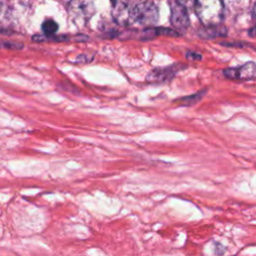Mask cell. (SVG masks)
<instances>
[{"label":"cell","instance_id":"cell-3","mask_svg":"<svg viewBox=\"0 0 256 256\" xmlns=\"http://www.w3.org/2000/svg\"><path fill=\"white\" fill-rule=\"evenodd\" d=\"M68 10L75 22L84 23L93 15L94 6L91 0H72Z\"/></svg>","mask_w":256,"mask_h":256},{"label":"cell","instance_id":"cell-10","mask_svg":"<svg viewBox=\"0 0 256 256\" xmlns=\"http://www.w3.org/2000/svg\"><path fill=\"white\" fill-rule=\"evenodd\" d=\"M58 30V24L54 20H46L42 24V31L45 35H54Z\"/></svg>","mask_w":256,"mask_h":256},{"label":"cell","instance_id":"cell-2","mask_svg":"<svg viewBox=\"0 0 256 256\" xmlns=\"http://www.w3.org/2000/svg\"><path fill=\"white\" fill-rule=\"evenodd\" d=\"M158 9L156 5L149 1H139L132 8H130L131 23L139 26L151 27L158 20Z\"/></svg>","mask_w":256,"mask_h":256},{"label":"cell","instance_id":"cell-8","mask_svg":"<svg viewBox=\"0 0 256 256\" xmlns=\"http://www.w3.org/2000/svg\"><path fill=\"white\" fill-rule=\"evenodd\" d=\"M198 32L200 37L204 39H210V38L225 36L227 30L223 25L219 24V25H213V26H204Z\"/></svg>","mask_w":256,"mask_h":256},{"label":"cell","instance_id":"cell-5","mask_svg":"<svg viewBox=\"0 0 256 256\" xmlns=\"http://www.w3.org/2000/svg\"><path fill=\"white\" fill-rule=\"evenodd\" d=\"M223 74L229 79L237 80H252L255 77V64L248 62L237 68H228L223 71Z\"/></svg>","mask_w":256,"mask_h":256},{"label":"cell","instance_id":"cell-13","mask_svg":"<svg viewBox=\"0 0 256 256\" xmlns=\"http://www.w3.org/2000/svg\"><path fill=\"white\" fill-rule=\"evenodd\" d=\"M186 57L191 60H199V59H201V54L193 52V51H189L186 53Z\"/></svg>","mask_w":256,"mask_h":256},{"label":"cell","instance_id":"cell-7","mask_svg":"<svg viewBox=\"0 0 256 256\" xmlns=\"http://www.w3.org/2000/svg\"><path fill=\"white\" fill-rule=\"evenodd\" d=\"M112 4V16L114 20L120 25L131 24L130 20V8L127 4L120 0H111Z\"/></svg>","mask_w":256,"mask_h":256},{"label":"cell","instance_id":"cell-4","mask_svg":"<svg viewBox=\"0 0 256 256\" xmlns=\"http://www.w3.org/2000/svg\"><path fill=\"white\" fill-rule=\"evenodd\" d=\"M171 24L174 27L175 31L183 32L189 26V17L186 8L176 3L171 7Z\"/></svg>","mask_w":256,"mask_h":256},{"label":"cell","instance_id":"cell-9","mask_svg":"<svg viewBox=\"0 0 256 256\" xmlns=\"http://www.w3.org/2000/svg\"><path fill=\"white\" fill-rule=\"evenodd\" d=\"M204 94V91H201V92H198L196 94H193V95H190V96H187V97H183L181 99H178L177 102H179L181 105H185V106H190V105H193L195 104L196 102H198L202 96Z\"/></svg>","mask_w":256,"mask_h":256},{"label":"cell","instance_id":"cell-6","mask_svg":"<svg viewBox=\"0 0 256 256\" xmlns=\"http://www.w3.org/2000/svg\"><path fill=\"white\" fill-rule=\"evenodd\" d=\"M179 64L166 68H156L147 75L146 81L149 83H166L170 81L178 71Z\"/></svg>","mask_w":256,"mask_h":256},{"label":"cell","instance_id":"cell-11","mask_svg":"<svg viewBox=\"0 0 256 256\" xmlns=\"http://www.w3.org/2000/svg\"><path fill=\"white\" fill-rule=\"evenodd\" d=\"M22 47L21 44L15 43V42H10L8 40H1L0 39V48H9V49H19Z\"/></svg>","mask_w":256,"mask_h":256},{"label":"cell","instance_id":"cell-1","mask_svg":"<svg viewBox=\"0 0 256 256\" xmlns=\"http://www.w3.org/2000/svg\"><path fill=\"white\" fill-rule=\"evenodd\" d=\"M194 8L195 13L203 26L221 24L224 12L222 0H196Z\"/></svg>","mask_w":256,"mask_h":256},{"label":"cell","instance_id":"cell-12","mask_svg":"<svg viewBox=\"0 0 256 256\" xmlns=\"http://www.w3.org/2000/svg\"><path fill=\"white\" fill-rule=\"evenodd\" d=\"M178 4H180L181 6H183L184 8H191L194 7V4L196 2V0H176Z\"/></svg>","mask_w":256,"mask_h":256}]
</instances>
